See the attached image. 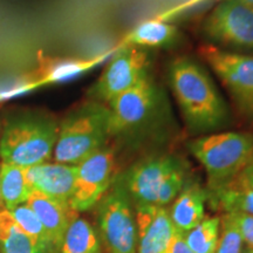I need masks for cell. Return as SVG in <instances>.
I'll return each instance as SVG.
<instances>
[{
    "label": "cell",
    "mask_w": 253,
    "mask_h": 253,
    "mask_svg": "<svg viewBox=\"0 0 253 253\" xmlns=\"http://www.w3.org/2000/svg\"><path fill=\"white\" fill-rule=\"evenodd\" d=\"M168 78L188 129L207 135L230 125L231 114L212 79L195 60L178 56L169 65Z\"/></svg>",
    "instance_id": "1"
},
{
    "label": "cell",
    "mask_w": 253,
    "mask_h": 253,
    "mask_svg": "<svg viewBox=\"0 0 253 253\" xmlns=\"http://www.w3.org/2000/svg\"><path fill=\"white\" fill-rule=\"evenodd\" d=\"M59 120L45 110L21 109L8 114L0 132L1 162L30 168L53 155Z\"/></svg>",
    "instance_id": "2"
},
{
    "label": "cell",
    "mask_w": 253,
    "mask_h": 253,
    "mask_svg": "<svg viewBox=\"0 0 253 253\" xmlns=\"http://www.w3.org/2000/svg\"><path fill=\"white\" fill-rule=\"evenodd\" d=\"M110 110L107 104L87 100L69 110L59 121L53 158L55 162L78 166L102 149L112 137Z\"/></svg>",
    "instance_id": "3"
},
{
    "label": "cell",
    "mask_w": 253,
    "mask_h": 253,
    "mask_svg": "<svg viewBox=\"0 0 253 253\" xmlns=\"http://www.w3.org/2000/svg\"><path fill=\"white\" fill-rule=\"evenodd\" d=\"M188 149L203 166L210 190L227 185L253 156V132L217 131L189 141Z\"/></svg>",
    "instance_id": "4"
},
{
    "label": "cell",
    "mask_w": 253,
    "mask_h": 253,
    "mask_svg": "<svg viewBox=\"0 0 253 253\" xmlns=\"http://www.w3.org/2000/svg\"><path fill=\"white\" fill-rule=\"evenodd\" d=\"M96 207L99 235L107 253H137L134 205L121 177L115 178Z\"/></svg>",
    "instance_id": "5"
},
{
    "label": "cell",
    "mask_w": 253,
    "mask_h": 253,
    "mask_svg": "<svg viewBox=\"0 0 253 253\" xmlns=\"http://www.w3.org/2000/svg\"><path fill=\"white\" fill-rule=\"evenodd\" d=\"M162 96L153 75L147 74L134 87L107 104L110 110L112 137L143 131L161 109Z\"/></svg>",
    "instance_id": "6"
},
{
    "label": "cell",
    "mask_w": 253,
    "mask_h": 253,
    "mask_svg": "<svg viewBox=\"0 0 253 253\" xmlns=\"http://www.w3.org/2000/svg\"><path fill=\"white\" fill-rule=\"evenodd\" d=\"M199 55L229 90L239 113L253 121V55L232 53L210 43L199 48Z\"/></svg>",
    "instance_id": "7"
},
{
    "label": "cell",
    "mask_w": 253,
    "mask_h": 253,
    "mask_svg": "<svg viewBox=\"0 0 253 253\" xmlns=\"http://www.w3.org/2000/svg\"><path fill=\"white\" fill-rule=\"evenodd\" d=\"M150 55L147 48L123 43L88 91L90 100L108 104L149 74Z\"/></svg>",
    "instance_id": "8"
},
{
    "label": "cell",
    "mask_w": 253,
    "mask_h": 253,
    "mask_svg": "<svg viewBox=\"0 0 253 253\" xmlns=\"http://www.w3.org/2000/svg\"><path fill=\"white\" fill-rule=\"evenodd\" d=\"M203 31L213 42L253 50V6L238 0H223L205 19Z\"/></svg>",
    "instance_id": "9"
},
{
    "label": "cell",
    "mask_w": 253,
    "mask_h": 253,
    "mask_svg": "<svg viewBox=\"0 0 253 253\" xmlns=\"http://www.w3.org/2000/svg\"><path fill=\"white\" fill-rule=\"evenodd\" d=\"M77 167V181L69 207L79 213L96 207L115 181V154L106 145Z\"/></svg>",
    "instance_id": "10"
},
{
    "label": "cell",
    "mask_w": 253,
    "mask_h": 253,
    "mask_svg": "<svg viewBox=\"0 0 253 253\" xmlns=\"http://www.w3.org/2000/svg\"><path fill=\"white\" fill-rule=\"evenodd\" d=\"M183 167L175 156L158 155L140 161L120 177L134 207L156 205L158 191L164 181Z\"/></svg>",
    "instance_id": "11"
},
{
    "label": "cell",
    "mask_w": 253,
    "mask_h": 253,
    "mask_svg": "<svg viewBox=\"0 0 253 253\" xmlns=\"http://www.w3.org/2000/svg\"><path fill=\"white\" fill-rule=\"evenodd\" d=\"M137 253H166L176 229L169 210L156 205L135 207Z\"/></svg>",
    "instance_id": "12"
},
{
    "label": "cell",
    "mask_w": 253,
    "mask_h": 253,
    "mask_svg": "<svg viewBox=\"0 0 253 253\" xmlns=\"http://www.w3.org/2000/svg\"><path fill=\"white\" fill-rule=\"evenodd\" d=\"M24 175L30 190H37L60 203L69 205L77 181V166L43 162L25 168Z\"/></svg>",
    "instance_id": "13"
},
{
    "label": "cell",
    "mask_w": 253,
    "mask_h": 253,
    "mask_svg": "<svg viewBox=\"0 0 253 253\" xmlns=\"http://www.w3.org/2000/svg\"><path fill=\"white\" fill-rule=\"evenodd\" d=\"M26 204L39 218L49 237L53 248L56 253H59L66 230L78 212L72 210L68 204L60 203L37 190H31Z\"/></svg>",
    "instance_id": "14"
},
{
    "label": "cell",
    "mask_w": 253,
    "mask_h": 253,
    "mask_svg": "<svg viewBox=\"0 0 253 253\" xmlns=\"http://www.w3.org/2000/svg\"><path fill=\"white\" fill-rule=\"evenodd\" d=\"M209 192L198 184L184 185L169 210L176 231L186 233L204 219Z\"/></svg>",
    "instance_id": "15"
},
{
    "label": "cell",
    "mask_w": 253,
    "mask_h": 253,
    "mask_svg": "<svg viewBox=\"0 0 253 253\" xmlns=\"http://www.w3.org/2000/svg\"><path fill=\"white\" fill-rule=\"evenodd\" d=\"M181 33L176 26L162 20H147L138 24L125 39L126 45L142 48H169L179 41Z\"/></svg>",
    "instance_id": "16"
},
{
    "label": "cell",
    "mask_w": 253,
    "mask_h": 253,
    "mask_svg": "<svg viewBox=\"0 0 253 253\" xmlns=\"http://www.w3.org/2000/svg\"><path fill=\"white\" fill-rule=\"evenodd\" d=\"M0 253H54L18 225L8 210L0 209Z\"/></svg>",
    "instance_id": "17"
},
{
    "label": "cell",
    "mask_w": 253,
    "mask_h": 253,
    "mask_svg": "<svg viewBox=\"0 0 253 253\" xmlns=\"http://www.w3.org/2000/svg\"><path fill=\"white\" fill-rule=\"evenodd\" d=\"M59 253H103L99 232L89 221L77 214L66 230Z\"/></svg>",
    "instance_id": "18"
},
{
    "label": "cell",
    "mask_w": 253,
    "mask_h": 253,
    "mask_svg": "<svg viewBox=\"0 0 253 253\" xmlns=\"http://www.w3.org/2000/svg\"><path fill=\"white\" fill-rule=\"evenodd\" d=\"M0 191L6 210L9 211L26 203L31 190L25 179L24 168L0 163Z\"/></svg>",
    "instance_id": "19"
},
{
    "label": "cell",
    "mask_w": 253,
    "mask_h": 253,
    "mask_svg": "<svg viewBox=\"0 0 253 253\" xmlns=\"http://www.w3.org/2000/svg\"><path fill=\"white\" fill-rule=\"evenodd\" d=\"M212 204L225 212H239L253 216V189L231 182L221 188L210 190Z\"/></svg>",
    "instance_id": "20"
},
{
    "label": "cell",
    "mask_w": 253,
    "mask_h": 253,
    "mask_svg": "<svg viewBox=\"0 0 253 253\" xmlns=\"http://www.w3.org/2000/svg\"><path fill=\"white\" fill-rule=\"evenodd\" d=\"M219 217H205L197 226L184 233L186 245L194 253H214L219 239Z\"/></svg>",
    "instance_id": "21"
},
{
    "label": "cell",
    "mask_w": 253,
    "mask_h": 253,
    "mask_svg": "<svg viewBox=\"0 0 253 253\" xmlns=\"http://www.w3.org/2000/svg\"><path fill=\"white\" fill-rule=\"evenodd\" d=\"M9 213L13 217V219L17 221L18 225L20 226L28 236L32 237V238L39 243L40 245L45 246V248L49 249L50 251L56 253L54 248H53L52 243H50V239L48 235H47L45 227L42 226L39 218L37 217V214L33 212V210H32L26 203L18 205L17 208L9 210Z\"/></svg>",
    "instance_id": "22"
},
{
    "label": "cell",
    "mask_w": 253,
    "mask_h": 253,
    "mask_svg": "<svg viewBox=\"0 0 253 253\" xmlns=\"http://www.w3.org/2000/svg\"><path fill=\"white\" fill-rule=\"evenodd\" d=\"M221 232L214 253H243V239L238 230L220 218Z\"/></svg>",
    "instance_id": "23"
},
{
    "label": "cell",
    "mask_w": 253,
    "mask_h": 253,
    "mask_svg": "<svg viewBox=\"0 0 253 253\" xmlns=\"http://www.w3.org/2000/svg\"><path fill=\"white\" fill-rule=\"evenodd\" d=\"M221 219L226 220L231 225L235 226L242 236L243 242L253 249V216L239 212H225Z\"/></svg>",
    "instance_id": "24"
},
{
    "label": "cell",
    "mask_w": 253,
    "mask_h": 253,
    "mask_svg": "<svg viewBox=\"0 0 253 253\" xmlns=\"http://www.w3.org/2000/svg\"><path fill=\"white\" fill-rule=\"evenodd\" d=\"M166 253H194L186 245L184 239V233L178 232L176 231L173 235L171 242H170L169 246H168Z\"/></svg>",
    "instance_id": "25"
},
{
    "label": "cell",
    "mask_w": 253,
    "mask_h": 253,
    "mask_svg": "<svg viewBox=\"0 0 253 253\" xmlns=\"http://www.w3.org/2000/svg\"><path fill=\"white\" fill-rule=\"evenodd\" d=\"M232 182L253 189V156L251 160H250V162L246 164L244 169L242 170V172H240Z\"/></svg>",
    "instance_id": "26"
},
{
    "label": "cell",
    "mask_w": 253,
    "mask_h": 253,
    "mask_svg": "<svg viewBox=\"0 0 253 253\" xmlns=\"http://www.w3.org/2000/svg\"><path fill=\"white\" fill-rule=\"evenodd\" d=\"M238 1L245 2V4H249V5H252L253 6V0H238Z\"/></svg>",
    "instance_id": "27"
},
{
    "label": "cell",
    "mask_w": 253,
    "mask_h": 253,
    "mask_svg": "<svg viewBox=\"0 0 253 253\" xmlns=\"http://www.w3.org/2000/svg\"><path fill=\"white\" fill-rule=\"evenodd\" d=\"M0 209H4V204H2V198H1V191H0Z\"/></svg>",
    "instance_id": "28"
},
{
    "label": "cell",
    "mask_w": 253,
    "mask_h": 253,
    "mask_svg": "<svg viewBox=\"0 0 253 253\" xmlns=\"http://www.w3.org/2000/svg\"><path fill=\"white\" fill-rule=\"evenodd\" d=\"M246 253H253V249H248V250H246V251H245Z\"/></svg>",
    "instance_id": "29"
},
{
    "label": "cell",
    "mask_w": 253,
    "mask_h": 253,
    "mask_svg": "<svg viewBox=\"0 0 253 253\" xmlns=\"http://www.w3.org/2000/svg\"><path fill=\"white\" fill-rule=\"evenodd\" d=\"M0 132H1V121H0Z\"/></svg>",
    "instance_id": "30"
},
{
    "label": "cell",
    "mask_w": 253,
    "mask_h": 253,
    "mask_svg": "<svg viewBox=\"0 0 253 253\" xmlns=\"http://www.w3.org/2000/svg\"><path fill=\"white\" fill-rule=\"evenodd\" d=\"M243 253H246V252H243Z\"/></svg>",
    "instance_id": "31"
}]
</instances>
